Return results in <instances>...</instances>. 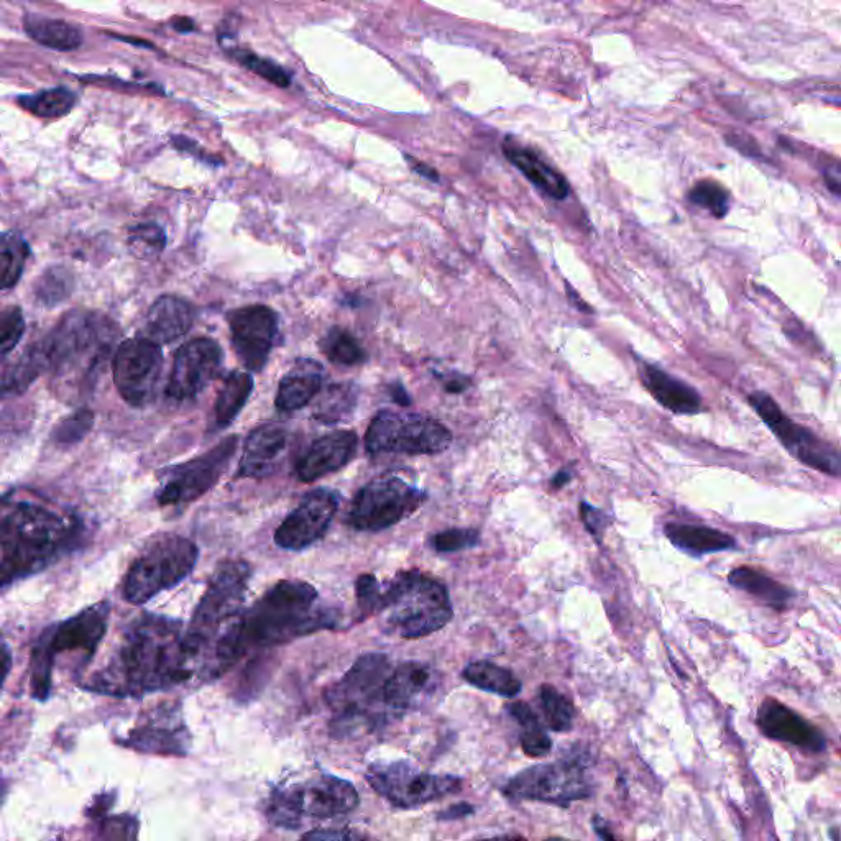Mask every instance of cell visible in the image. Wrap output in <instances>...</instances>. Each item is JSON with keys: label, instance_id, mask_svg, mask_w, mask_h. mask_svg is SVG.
Returning <instances> with one entry per match:
<instances>
[{"label": "cell", "instance_id": "obj_13", "mask_svg": "<svg viewBox=\"0 0 841 841\" xmlns=\"http://www.w3.org/2000/svg\"><path fill=\"white\" fill-rule=\"evenodd\" d=\"M426 500L428 493L403 478L383 475L360 488L350 505L347 523L355 531L378 533L414 515Z\"/></svg>", "mask_w": 841, "mask_h": 841}, {"label": "cell", "instance_id": "obj_27", "mask_svg": "<svg viewBox=\"0 0 841 841\" xmlns=\"http://www.w3.org/2000/svg\"><path fill=\"white\" fill-rule=\"evenodd\" d=\"M503 153L510 160L511 165H515L536 188L541 189L549 198L566 199L569 196L570 186L566 178L551 165H547L546 161L531 148L523 147L513 138H506L503 143Z\"/></svg>", "mask_w": 841, "mask_h": 841}, {"label": "cell", "instance_id": "obj_50", "mask_svg": "<svg viewBox=\"0 0 841 841\" xmlns=\"http://www.w3.org/2000/svg\"><path fill=\"white\" fill-rule=\"evenodd\" d=\"M580 518L584 521L585 528L589 529L593 538L602 541L603 534L607 531L608 523H610V518L602 510H598V508L585 503V501L580 503Z\"/></svg>", "mask_w": 841, "mask_h": 841}, {"label": "cell", "instance_id": "obj_46", "mask_svg": "<svg viewBox=\"0 0 841 841\" xmlns=\"http://www.w3.org/2000/svg\"><path fill=\"white\" fill-rule=\"evenodd\" d=\"M92 424H94V413L92 411L86 410V408L76 411L73 416L63 419L56 426L55 432H53V441L60 446L76 444L91 431Z\"/></svg>", "mask_w": 841, "mask_h": 841}, {"label": "cell", "instance_id": "obj_42", "mask_svg": "<svg viewBox=\"0 0 841 841\" xmlns=\"http://www.w3.org/2000/svg\"><path fill=\"white\" fill-rule=\"evenodd\" d=\"M74 288V278L68 268H48L35 283V298L46 308L58 306L69 298Z\"/></svg>", "mask_w": 841, "mask_h": 841}, {"label": "cell", "instance_id": "obj_3", "mask_svg": "<svg viewBox=\"0 0 841 841\" xmlns=\"http://www.w3.org/2000/svg\"><path fill=\"white\" fill-rule=\"evenodd\" d=\"M2 590L53 566L83 541L78 516L32 498L5 495L0 521Z\"/></svg>", "mask_w": 841, "mask_h": 841}, {"label": "cell", "instance_id": "obj_59", "mask_svg": "<svg viewBox=\"0 0 841 841\" xmlns=\"http://www.w3.org/2000/svg\"><path fill=\"white\" fill-rule=\"evenodd\" d=\"M570 478H572V474H570V470H561L556 477L552 478L551 485L554 488H562L566 483L570 482Z\"/></svg>", "mask_w": 841, "mask_h": 841}, {"label": "cell", "instance_id": "obj_55", "mask_svg": "<svg viewBox=\"0 0 841 841\" xmlns=\"http://www.w3.org/2000/svg\"><path fill=\"white\" fill-rule=\"evenodd\" d=\"M388 391H390V396L393 398L395 403L401 406H410L411 405V396L408 395V391L406 388L401 385V383H393L388 387Z\"/></svg>", "mask_w": 841, "mask_h": 841}, {"label": "cell", "instance_id": "obj_4", "mask_svg": "<svg viewBox=\"0 0 841 841\" xmlns=\"http://www.w3.org/2000/svg\"><path fill=\"white\" fill-rule=\"evenodd\" d=\"M119 336L114 321L101 313L71 311L40 341L48 372L66 393H83L96 382Z\"/></svg>", "mask_w": 841, "mask_h": 841}, {"label": "cell", "instance_id": "obj_34", "mask_svg": "<svg viewBox=\"0 0 841 841\" xmlns=\"http://www.w3.org/2000/svg\"><path fill=\"white\" fill-rule=\"evenodd\" d=\"M465 681L477 689L485 690L500 697H516L521 692V682L518 677L505 667L497 666L493 662H470L462 672Z\"/></svg>", "mask_w": 841, "mask_h": 841}, {"label": "cell", "instance_id": "obj_38", "mask_svg": "<svg viewBox=\"0 0 841 841\" xmlns=\"http://www.w3.org/2000/svg\"><path fill=\"white\" fill-rule=\"evenodd\" d=\"M20 107L42 119H60L71 112L76 94L66 88L43 89L32 96L19 97Z\"/></svg>", "mask_w": 841, "mask_h": 841}, {"label": "cell", "instance_id": "obj_19", "mask_svg": "<svg viewBox=\"0 0 841 841\" xmlns=\"http://www.w3.org/2000/svg\"><path fill=\"white\" fill-rule=\"evenodd\" d=\"M341 497L329 488H316L286 516L275 531L276 546L285 551H304L326 536Z\"/></svg>", "mask_w": 841, "mask_h": 841}, {"label": "cell", "instance_id": "obj_16", "mask_svg": "<svg viewBox=\"0 0 841 841\" xmlns=\"http://www.w3.org/2000/svg\"><path fill=\"white\" fill-rule=\"evenodd\" d=\"M748 403L759 414V418L768 424L769 429L776 434L782 446L791 452L799 462L810 469L819 470L822 474L841 477V454L830 444L822 441L814 432L794 423L787 418L786 413L779 408L776 401L764 393L756 391L748 396Z\"/></svg>", "mask_w": 841, "mask_h": 841}, {"label": "cell", "instance_id": "obj_58", "mask_svg": "<svg viewBox=\"0 0 841 841\" xmlns=\"http://www.w3.org/2000/svg\"><path fill=\"white\" fill-rule=\"evenodd\" d=\"M567 293H569V298L572 303H574L575 308H579V311H584V313H593L592 308H590L589 304L584 303L582 299L579 298V295L575 293V290H572L569 285H566Z\"/></svg>", "mask_w": 841, "mask_h": 841}, {"label": "cell", "instance_id": "obj_56", "mask_svg": "<svg viewBox=\"0 0 841 841\" xmlns=\"http://www.w3.org/2000/svg\"><path fill=\"white\" fill-rule=\"evenodd\" d=\"M408 161H410L411 168H413L418 175L423 176L426 180L429 181H439V175H437V171L431 166L426 165V163H421V161L414 160V158L408 157Z\"/></svg>", "mask_w": 841, "mask_h": 841}, {"label": "cell", "instance_id": "obj_28", "mask_svg": "<svg viewBox=\"0 0 841 841\" xmlns=\"http://www.w3.org/2000/svg\"><path fill=\"white\" fill-rule=\"evenodd\" d=\"M639 375L654 400L676 414H695L702 410V398L687 383L671 377L654 365L643 364Z\"/></svg>", "mask_w": 841, "mask_h": 841}, {"label": "cell", "instance_id": "obj_2", "mask_svg": "<svg viewBox=\"0 0 841 841\" xmlns=\"http://www.w3.org/2000/svg\"><path fill=\"white\" fill-rule=\"evenodd\" d=\"M339 615L319 600L318 590L303 580H281L217 638L207 651L199 677L214 681L245 654L258 648L293 643L316 631L339 628Z\"/></svg>", "mask_w": 841, "mask_h": 841}, {"label": "cell", "instance_id": "obj_51", "mask_svg": "<svg viewBox=\"0 0 841 841\" xmlns=\"http://www.w3.org/2000/svg\"><path fill=\"white\" fill-rule=\"evenodd\" d=\"M138 823L132 817L111 819L102 825L101 838H137Z\"/></svg>", "mask_w": 841, "mask_h": 841}, {"label": "cell", "instance_id": "obj_33", "mask_svg": "<svg viewBox=\"0 0 841 841\" xmlns=\"http://www.w3.org/2000/svg\"><path fill=\"white\" fill-rule=\"evenodd\" d=\"M252 391L253 377L249 372L234 370L224 378L214 406L217 428H227L229 424L234 423V419L247 405Z\"/></svg>", "mask_w": 841, "mask_h": 841}, {"label": "cell", "instance_id": "obj_31", "mask_svg": "<svg viewBox=\"0 0 841 841\" xmlns=\"http://www.w3.org/2000/svg\"><path fill=\"white\" fill-rule=\"evenodd\" d=\"M728 582L735 589L750 593L754 598H758L759 602H763L766 607L774 608V610H784L794 598V592L789 587L779 584L769 575L751 569V567H736V569L731 570L730 575H728Z\"/></svg>", "mask_w": 841, "mask_h": 841}, {"label": "cell", "instance_id": "obj_21", "mask_svg": "<svg viewBox=\"0 0 841 841\" xmlns=\"http://www.w3.org/2000/svg\"><path fill=\"white\" fill-rule=\"evenodd\" d=\"M229 319L235 354L249 372H260L267 365L278 336V316L262 304L234 309Z\"/></svg>", "mask_w": 841, "mask_h": 841}, {"label": "cell", "instance_id": "obj_14", "mask_svg": "<svg viewBox=\"0 0 841 841\" xmlns=\"http://www.w3.org/2000/svg\"><path fill=\"white\" fill-rule=\"evenodd\" d=\"M365 779L378 796L398 809H414L452 796L464 784L451 774L424 773L410 761L370 764Z\"/></svg>", "mask_w": 841, "mask_h": 841}, {"label": "cell", "instance_id": "obj_61", "mask_svg": "<svg viewBox=\"0 0 841 841\" xmlns=\"http://www.w3.org/2000/svg\"><path fill=\"white\" fill-rule=\"evenodd\" d=\"M10 659H12V656H10L9 646H7V643H4V676H5V679H7V676H9Z\"/></svg>", "mask_w": 841, "mask_h": 841}, {"label": "cell", "instance_id": "obj_22", "mask_svg": "<svg viewBox=\"0 0 841 841\" xmlns=\"http://www.w3.org/2000/svg\"><path fill=\"white\" fill-rule=\"evenodd\" d=\"M756 723L763 735L771 740L789 743L810 753H822L827 748V740L819 728L777 700H764L756 715Z\"/></svg>", "mask_w": 841, "mask_h": 841}, {"label": "cell", "instance_id": "obj_44", "mask_svg": "<svg viewBox=\"0 0 841 841\" xmlns=\"http://www.w3.org/2000/svg\"><path fill=\"white\" fill-rule=\"evenodd\" d=\"M229 55L234 56L240 65L249 68L250 71L258 74L260 78L267 79V81L275 84L278 88H288L291 84L290 74L286 73L285 69L275 65L272 61L260 58V56L255 55L252 51L230 50Z\"/></svg>", "mask_w": 841, "mask_h": 841}, {"label": "cell", "instance_id": "obj_36", "mask_svg": "<svg viewBox=\"0 0 841 841\" xmlns=\"http://www.w3.org/2000/svg\"><path fill=\"white\" fill-rule=\"evenodd\" d=\"M359 401V388L354 383H337L326 388L314 406V418L319 423L337 424L354 414Z\"/></svg>", "mask_w": 841, "mask_h": 841}, {"label": "cell", "instance_id": "obj_9", "mask_svg": "<svg viewBox=\"0 0 841 841\" xmlns=\"http://www.w3.org/2000/svg\"><path fill=\"white\" fill-rule=\"evenodd\" d=\"M250 579L252 567L242 559L221 562L211 575L206 592L186 626V646L198 661L199 671L212 644L242 613Z\"/></svg>", "mask_w": 841, "mask_h": 841}, {"label": "cell", "instance_id": "obj_48", "mask_svg": "<svg viewBox=\"0 0 841 841\" xmlns=\"http://www.w3.org/2000/svg\"><path fill=\"white\" fill-rule=\"evenodd\" d=\"M23 332H25V318H23L22 309L19 306L4 309L0 318V336H2L0 349H2L4 359L22 341Z\"/></svg>", "mask_w": 841, "mask_h": 841}, {"label": "cell", "instance_id": "obj_45", "mask_svg": "<svg viewBox=\"0 0 841 841\" xmlns=\"http://www.w3.org/2000/svg\"><path fill=\"white\" fill-rule=\"evenodd\" d=\"M129 244L138 257L160 255L166 247L165 230L157 224H140L130 229Z\"/></svg>", "mask_w": 841, "mask_h": 841}, {"label": "cell", "instance_id": "obj_47", "mask_svg": "<svg viewBox=\"0 0 841 841\" xmlns=\"http://www.w3.org/2000/svg\"><path fill=\"white\" fill-rule=\"evenodd\" d=\"M480 543L477 529L454 528L432 536L431 547L437 552H459Z\"/></svg>", "mask_w": 841, "mask_h": 841}, {"label": "cell", "instance_id": "obj_35", "mask_svg": "<svg viewBox=\"0 0 841 841\" xmlns=\"http://www.w3.org/2000/svg\"><path fill=\"white\" fill-rule=\"evenodd\" d=\"M43 372H48V367H46L42 344L38 341L30 345L14 364L5 367L4 378H2L5 398L23 393Z\"/></svg>", "mask_w": 841, "mask_h": 841}, {"label": "cell", "instance_id": "obj_29", "mask_svg": "<svg viewBox=\"0 0 841 841\" xmlns=\"http://www.w3.org/2000/svg\"><path fill=\"white\" fill-rule=\"evenodd\" d=\"M324 368L314 360H299L285 377L281 378L275 405L280 411H298L309 405L322 387Z\"/></svg>", "mask_w": 841, "mask_h": 841}, {"label": "cell", "instance_id": "obj_20", "mask_svg": "<svg viewBox=\"0 0 841 841\" xmlns=\"http://www.w3.org/2000/svg\"><path fill=\"white\" fill-rule=\"evenodd\" d=\"M221 368L222 349L216 341L199 337L186 342L176 352L166 396L178 403L193 400L216 380Z\"/></svg>", "mask_w": 841, "mask_h": 841}, {"label": "cell", "instance_id": "obj_39", "mask_svg": "<svg viewBox=\"0 0 841 841\" xmlns=\"http://www.w3.org/2000/svg\"><path fill=\"white\" fill-rule=\"evenodd\" d=\"M30 255L27 240L17 232H4L2 235V249H0V263H2V288L10 290L19 283L23 268Z\"/></svg>", "mask_w": 841, "mask_h": 841}, {"label": "cell", "instance_id": "obj_30", "mask_svg": "<svg viewBox=\"0 0 841 841\" xmlns=\"http://www.w3.org/2000/svg\"><path fill=\"white\" fill-rule=\"evenodd\" d=\"M664 533L677 549L687 552L690 556L731 551L736 547L735 538L730 534L700 524L669 523L664 528Z\"/></svg>", "mask_w": 841, "mask_h": 841}, {"label": "cell", "instance_id": "obj_32", "mask_svg": "<svg viewBox=\"0 0 841 841\" xmlns=\"http://www.w3.org/2000/svg\"><path fill=\"white\" fill-rule=\"evenodd\" d=\"M23 25L28 37L50 50L71 51L83 45V30L65 20L46 19L28 14L25 15Z\"/></svg>", "mask_w": 841, "mask_h": 841}, {"label": "cell", "instance_id": "obj_5", "mask_svg": "<svg viewBox=\"0 0 841 841\" xmlns=\"http://www.w3.org/2000/svg\"><path fill=\"white\" fill-rule=\"evenodd\" d=\"M391 671L387 654H364L326 690L324 699L334 713L332 735L345 738L375 731L396 720L385 704V684Z\"/></svg>", "mask_w": 841, "mask_h": 841}, {"label": "cell", "instance_id": "obj_1", "mask_svg": "<svg viewBox=\"0 0 841 841\" xmlns=\"http://www.w3.org/2000/svg\"><path fill=\"white\" fill-rule=\"evenodd\" d=\"M198 672L183 621L142 613L125 628L109 661L81 687L115 699H140L186 684Z\"/></svg>", "mask_w": 841, "mask_h": 841}, {"label": "cell", "instance_id": "obj_24", "mask_svg": "<svg viewBox=\"0 0 841 841\" xmlns=\"http://www.w3.org/2000/svg\"><path fill=\"white\" fill-rule=\"evenodd\" d=\"M290 447V434L276 424L253 429L245 442L240 459L239 478H267L280 469Z\"/></svg>", "mask_w": 841, "mask_h": 841}, {"label": "cell", "instance_id": "obj_23", "mask_svg": "<svg viewBox=\"0 0 841 841\" xmlns=\"http://www.w3.org/2000/svg\"><path fill=\"white\" fill-rule=\"evenodd\" d=\"M359 437L352 431H334L319 437L296 462L299 482L313 483L326 475L344 469L354 459Z\"/></svg>", "mask_w": 841, "mask_h": 841}, {"label": "cell", "instance_id": "obj_37", "mask_svg": "<svg viewBox=\"0 0 841 841\" xmlns=\"http://www.w3.org/2000/svg\"><path fill=\"white\" fill-rule=\"evenodd\" d=\"M511 717L520 723L523 728L521 733V746L529 758H543L552 748V741L547 736L546 730L539 722L538 715L531 710L524 702H515L506 707Z\"/></svg>", "mask_w": 841, "mask_h": 841}, {"label": "cell", "instance_id": "obj_41", "mask_svg": "<svg viewBox=\"0 0 841 841\" xmlns=\"http://www.w3.org/2000/svg\"><path fill=\"white\" fill-rule=\"evenodd\" d=\"M539 704L543 708L547 727L557 733H566L574 725L575 707L566 695H562L556 687L544 684L539 689Z\"/></svg>", "mask_w": 841, "mask_h": 841}, {"label": "cell", "instance_id": "obj_40", "mask_svg": "<svg viewBox=\"0 0 841 841\" xmlns=\"http://www.w3.org/2000/svg\"><path fill=\"white\" fill-rule=\"evenodd\" d=\"M321 350L334 364L359 365L367 360L364 347L359 344L349 331L342 327H332L321 341Z\"/></svg>", "mask_w": 841, "mask_h": 841}, {"label": "cell", "instance_id": "obj_25", "mask_svg": "<svg viewBox=\"0 0 841 841\" xmlns=\"http://www.w3.org/2000/svg\"><path fill=\"white\" fill-rule=\"evenodd\" d=\"M437 687L436 674L431 667L421 662H403L393 667L385 684V704L395 718L413 710L423 702Z\"/></svg>", "mask_w": 841, "mask_h": 841}, {"label": "cell", "instance_id": "obj_17", "mask_svg": "<svg viewBox=\"0 0 841 841\" xmlns=\"http://www.w3.org/2000/svg\"><path fill=\"white\" fill-rule=\"evenodd\" d=\"M191 741L181 705L165 702L143 712L117 743L138 753L184 758L191 750Z\"/></svg>", "mask_w": 841, "mask_h": 841}, {"label": "cell", "instance_id": "obj_7", "mask_svg": "<svg viewBox=\"0 0 841 841\" xmlns=\"http://www.w3.org/2000/svg\"><path fill=\"white\" fill-rule=\"evenodd\" d=\"M359 804V792L354 784L319 771L301 781L278 784L268 796L265 815L273 827L299 830L311 820L350 814Z\"/></svg>", "mask_w": 841, "mask_h": 841}, {"label": "cell", "instance_id": "obj_10", "mask_svg": "<svg viewBox=\"0 0 841 841\" xmlns=\"http://www.w3.org/2000/svg\"><path fill=\"white\" fill-rule=\"evenodd\" d=\"M199 559L194 541L181 534H158L125 574L122 597L132 605H143L165 590L173 589L193 574Z\"/></svg>", "mask_w": 841, "mask_h": 841}, {"label": "cell", "instance_id": "obj_8", "mask_svg": "<svg viewBox=\"0 0 841 841\" xmlns=\"http://www.w3.org/2000/svg\"><path fill=\"white\" fill-rule=\"evenodd\" d=\"M109 620L111 603L99 602L43 631L30 659L28 684L32 699L46 700L50 697L56 656L79 654L83 664L91 661L106 636Z\"/></svg>", "mask_w": 841, "mask_h": 841}, {"label": "cell", "instance_id": "obj_15", "mask_svg": "<svg viewBox=\"0 0 841 841\" xmlns=\"http://www.w3.org/2000/svg\"><path fill=\"white\" fill-rule=\"evenodd\" d=\"M237 446L239 437H227L206 454L166 470L161 475V487L157 492L158 505H186L204 497L221 480Z\"/></svg>", "mask_w": 841, "mask_h": 841}, {"label": "cell", "instance_id": "obj_49", "mask_svg": "<svg viewBox=\"0 0 841 841\" xmlns=\"http://www.w3.org/2000/svg\"><path fill=\"white\" fill-rule=\"evenodd\" d=\"M355 595H357V605H359L362 618L378 615L382 585L378 584L373 575H360L355 584Z\"/></svg>", "mask_w": 841, "mask_h": 841}, {"label": "cell", "instance_id": "obj_6", "mask_svg": "<svg viewBox=\"0 0 841 841\" xmlns=\"http://www.w3.org/2000/svg\"><path fill=\"white\" fill-rule=\"evenodd\" d=\"M382 613L387 630L401 639L432 635L454 616L446 585L419 570L400 572L382 587L378 615Z\"/></svg>", "mask_w": 841, "mask_h": 841}, {"label": "cell", "instance_id": "obj_26", "mask_svg": "<svg viewBox=\"0 0 841 841\" xmlns=\"http://www.w3.org/2000/svg\"><path fill=\"white\" fill-rule=\"evenodd\" d=\"M193 322V304L178 296H161L148 309L143 337L158 345L171 344L188 334Z\"/></svg>", "mask_w": 841, "mask_h": 841}, {"label": "cell", "instance_id": "obj_43", "mask_svg": "<svg viewBox=\"0 0 841 841\" xmlns=\"http://www.w3.org/2000/svg\"><path fill=\"white\" fill-rule=\"evenodd\" d=\"M689 199L690 203L704 207L718 219L727 216L730 211V193L717 181H699L690 189Z\"/></svg>", "mask_w": 841, "mask_h": 841}, {"label": "cell", "instance_id": "obj_53", "mask_svg": "<svg viewBox=\"0 0 841 841\" xmlns=\"http://www.w3.org/2000/svg\"><path fill=\"white\" fill-rule=\"evenodd\" d=\"M474 814V807L469 804L452 805L449 809L444 810L439 814V820H457L464 819L467 815Z\"/></svg>", "mask_w": 841, "mask_h": 841}, {"label": "cell", "instance_id": "obj_18", "mask_svg": "<svg viewBox=\"0 0 841 841\" xmlns=\"http://www.w3.org/2000/svg\"><path fill=\"white\" fill-rule=\"evenodd\" d=\"M163 368L160 345L147 337L122 342L114 357V383L129 405L143 408L157 395Z\"/></svg>", "mask_w": 841, "mask_h": 841}, {"label": "cell", "instance_id": "obj_52", "mask_svg": "<svg viewBox=\"0 0 841 841\" xmlns=\"http://www.w3.org/2000/svg\"><path fill=\"white\" fill-rule=\"evenodd\" d=\"M303 838H314V840H345V838H357L354 833L347 830H313L304 833Z\"/></svg>", "mask_w": 841, "mask_h": 841}, {"label": "cell", "instance_id": "obj_54", "mask_svg": "<svg viewBox=\"0 0 841 841\" xmlns=\"http://www.w3.org/2000/svg\"><path fill=\"white\" fill-rule=\"evenodd\" d=\"M470 387V380L464 375H449L444 378V388L447 393H462Z\"/></svg>", "mask_w": 841, "mask_h": 841}, {"label": "cell", "instance_id": "obj_11", "mask_svg": "<svg viewBox=\"0 0 841 841\" xmlns=\"http://www.w3.org/2000/svg\"><path fill=\"white\" fill-rule=\"evenodd\" d=\"M451 442V431L436 419L395 411L378 413L365 436V447L372 455L441 454L451 446Z\"/></svg>", "mask_w": 841, "mask_h": 841}, {"label": "cell", "instance_id": "obj_60", "mask_svg": "<svg viewBox=\"0 0 841 841\" xmlns=\"http://www.w3.org/2000/svg\"><path fill=\"white\" fill-rule=\"evenodd\" d=\"M173 25H175L178 32H191V30H194L193 22L189 19H175L173 20Z\"/></svg>", "mask_w": 841, "mask_h": 841}, {"label": "cell", "instance_id": "obj_57", "mask_svg": "<svg viewBox=\"0 0 841 841\" xmlns=\"http://www.w3.org/2000/svg\"><path fill=\"white\" fill-rule=\"evenodd\" d=\"M593 827H595L598 837L605 838V840H613L615 838L612 832H608V825L605 823V820L600 819V817L593 819Z\"/></svg>", "mask_w": 841, "mask_h": 841}, {"label": "cell", "instance_id": "obj_12", "mask_svg": "<svg viewBox=\"0 0 841 841\" xmlns=\"http://www.w3.org/2000/svg\"><path fill=\"white\" fill-rule=\"evenodd\" d=\"M503 794L511 800H534L567 807L575 800L589 799L593 786L585 758L570 756L524 769L506 782Z\"/></svg>", "mask_w": 841, "mask_h": 841}]
</instances>
